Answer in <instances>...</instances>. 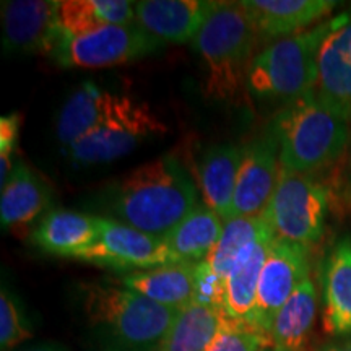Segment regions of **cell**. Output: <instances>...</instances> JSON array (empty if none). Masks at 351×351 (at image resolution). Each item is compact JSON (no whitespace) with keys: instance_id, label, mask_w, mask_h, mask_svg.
I'll return each instance as SVG.
<instances>
[{"instance_id":"6da1fadb","label":"cell","mask_w":351,"mask_h":351,"mask_svg":"<svg viewBox=\"0 0 351 351\" xmlns=\"http://www.w3.org/2000/svg\"><path fill=\"white\" fill-rule=\"evenodd\" d=\"M199 202L197 186L178 158L165 155L137 166L106 189L112 219L165 239Z\"/></svg>"},{"instance_id":"7a4b0ae2","label":"cell","mask_w":351,"mask_h":351,"mask_svg":"<svg viewBox=\"0 0 351 351\" xmlns=\"http://www.w3.org/2000/svg\"><path fill=\"white\" fill-rule=\"evenodd\" d=\"M82 307L96 351H160L179 314L116 280L85 285Z\"/></svg>"},{"instance_id":"3957f363","label":"cell","mask_w":351,"mask_h":351,"mask_svg":"<svg viewBox=\"0 0 351 351\" xmlns=\"http://www.w3.org/2000/svg\"><path fill=\"white\" fill-rule=\"evenodd\" d=\"M267 130L278 145L282 169L314 174L343 156L351 122L320 103L313 91L285 104Z\"/></svg>"},{"instance_id":"277c9868","label":"cell","mask_w":351,"mask_h":351,"mask_svg":"<svg viewBox=\"0 0 351 351\" xmlns=\"http://www.w3.org/2000/svg\"><path fill=\"white\" fill-rule=\"evenodd\" d=\"M257 33L243 2H217L192 44L204 60L205 93L223 103L243 104Z\"/></svg>"},{"instance_id":"5b68a950","label":"cell","mask_w":351,"mask_h":351,"mask_svg":"<svg viewBox=\"0 0 351 351\" xmlns=\"http://www.w3.org/2000/svg\"><path fill=\"white\" fill-rule=\"evenodd\" d=\"M332 25L333 16L258 52L249 69V95L289 103L313 93L317 80V52Z\"/></svg>"},{"instance_id":"8992f818","label":"cell","mask_w":351,"mask_h":351,"mask_svg":"<svg viewBox=\"0 0 351 351\" xmlns=\"http://www.w3.org/2000/svg\"><path fill=\"white\" fill-rule=\"evenodd\" d=\"M330 194L314 174L282 169L263 219L275 239L309 249L326 232Z\"/></svg>"},{"instance_id":"52a82bcc","label":"cell","mask_w":351,"mask_h":351,"mask_svg":"<svg viewBox=\"0 0 351 351\" xmlns=\"http://www.w3.org/2000/svg\"><path fill=\"white\" fill-rule=\"evenodd\" d=\"M166 130L163 121L158 119L147 103L117 95L103 122L65 153L70 161L82 166L112 163Z\"/></svg>"},{"instance_id":"ba28073f","label":"cell","mask_w":351,"mask_h":351,"mask_svg":"<svg viewBox=\"0 0 351 351\" xmlns=\"http://www.w3.org/2000/svg\"><path fill=\"white\" fill-rule=\"evenodd\" d=\"M161 46L137 23L111 25L78 36L62 32L49 57L64 69H103L134 62Z\"/></svg>"},{"instance_id":"9c48e42d","label":"cell","mask_w":351,"mask_h":351,"mask_svg":"<svg viewBox=\"0 0 351 351\" xmlns=\"http://www.w3.org/2000/svg\"><path fill=\"white\" fill-rule=\"evenodd\" d=\"M69 258L109 267L114 270H148L178 263L163 239L147 234L112 218H101V236L93 245L73 252Z\"/></svg>"},{"instance_id":"30bf717a","label":"cell","mask_w":351,"mask_h":351,"mask_svg":"<svg viewBox=\"0 0 351 351\" xmlns=\"http://www.w3.org/2000/svg\"><path fill=\"white\" fill-rule=\"evenodd\" d=\"M309 249L275 239L258 280L254 326L270 339L271 324L295 289L309 276Z\"/></svg>"},{"instance_id":"8fae6325","label":"cell","mask_w":351,"mask_h":351,"mask_svg":"<svg viewBox=\"0 0 351 351\" xmlns=\"http://www.w3.org/2000/svg\"><path fill=\"white\" fill-rule=\"evenodd\" d=\"M280 173L278 145L269 130L243 145L230 219L263 217L278 184Z\"/></svg>"},{"instance_id":"7c38bea8","label":"cell","mask_w":351,"mask_h":351,"mask_svg":"<svg viewBox=\"0 0 351 351\" xmlns=\"http://www.w3.org/2000/svg\"><path fill=\"white\" fill-rule=\"evenodd\" d=\"M314 95L351 122V8L333 16L330 32L322 39Z\"/></svg>"},{"instance_id":"4fadbf2b","label":"cell","mask_w":351,"mask_h":351,"mask_svg":"<svg viewBox=\"0 0 351 351\" xmlns=\"http://www.w3.org/2000/svg\"><path fill=\"white\" fill-rule=\"evenodd\" d=\"M2 39L8 54H47L62 36L57 0L2 2Z\"/></svg>"},{"instance_id":"5bb4252c","label":"cell","mask_w":351,"mask_h":351,"mask_svg":"<svg viewBox=\"0 0 351 351\" xmlns=\"http://www.w3.org/2000/svg\"><path fill=\"white\" fill-rule=\"evenodd\" d=\"M212 0H140L135 2V23L163 44L194 41L212 13Z\"/></svg>"},{"instance_id":"9a60e30c","label":"cell","mask_w":351,"mask_h":351,"mask_svg":"<svg viewBox=\"0 0 351 351\" xmlns=\"http://www.w3.org/2000/svg\"><path fill=\"white\" fill-rule=\"evenodd\" d=\"M339 2L333 0H243L261 41L283 39L320 23ZM324 21V20H322Z\"/></svg>"},{"instance_id":"2e32d148","label":"cell","mask_w":351,"mask_h":351,"mask_svg":"<svg viewBox=\"0 0 351 351\" xmlns=\"http://www.w3.org/2000/svg\"><path fill=\"white\" fill-rule=\"evenodd\" d=\"M324 330L341 337L351 333V234L333 244L324 262Z\"/></svg>"},{"instance_id":"e0dca14e","label":"cell","mask_w":351,"mask_h":351,"mask_svg":"<svg viewBox=\"0 0 351 351\" xmlns=\"http://www.w3.org/2000/svg\"><path fill=\"white\" fill-rule=\"evenodd\" d=\"M52 202V189L46 179L29 168L25 161H16L0 199V221L3 230L26 226L39 218Z\"/></svg>"},{"instance_id":"ac0fdd59","label":"cell","mask_w":351,"mask_h":351,"mask_svg":"<svg viewBox=\"0 0 351 351\" xmlns=\"http://www.w3.org/2000/svg\"><path fill=\"white\" fill-rule=\"evenodd\" d=\"M274 241V234L269 231L257 241L249 244L241 252L230 275L226 276L225 311L230 317L243 320V322L254 326L258 280H261L263 263L267 261L270 245Z\"/></svg>"},{"instance_id":"d6986e66","label":"cell","mask_w":351,"mask_h":351,"mask_svg":"<svg viewBox=\"0 0 351 351\" xmlns=\"http://www.w3.org/2000/svg\"><path fill=\"white\" fill-rule=\"evenodd\" d=\"M101 236V218L72 212L52 210L34 228L32 243L43 252L70 257L80 249L93 245Z\"/></svg>"},{"instance_id":"ffe728a7","label":"cell","mask_w":351,"mask_h":351,"mask_svg":"<svg viewBox=\"0 0 351 351\" xmlns=\"http://www.w3.org/2000/svg\"><path fill=\"white\" fill-rule=\"evenodd\" d=\"M194 271L195 263L178 262L155 269L130 271L119 276L116 282L158 304L182 311L194 298Z\"/></svg>"},{"instance_id":"44dd1931","label":"cell","mask_w":351,"mask_h":351,"mask_svg":"<svg viewBox=\"0 0 351 351\" xmlns=\"http://www.w3.org/2000/svg\"><path fill=\"white\" fill-rule=\"evenodd\" d=\"M239 165L241 147L232 143L212 145L200 158L199 181L204 204L223 221L231 217Z\"/></svg>"},{"instance_id":"7402d4cb","label":"cell","mask_w":351,"mask_h":351,"mask_svg":"<svg viewBox=\"0 0 351 351\" xmlns=\"http://www.w3.org/2000/svg\"><path fill=\"white\" fill-rule=\"evenodd\" d=\"M116 96L93 82L82 83L60 109L57 117V138L67 150L95 130L111 111Z\"/></svg>"},{"instance_id":"603a6c76","label":"cell","mask_w":351,"mask_h":351,"mask_svg":"<svg viewBox=\"0 0 351 351\" xmlns=\"http://www.w3.org/2000/svg\"><path fill=\"white\" fill-rule=\"evenodd\" d=\"M317 314V288L311 276L295 289L271 324L270 345L287 351H304Z\"/></svg>"},{"instance_id":"cb8c5ba5","label":"cell","mask_w":351,"mask_h":351,"mask_svg":"<svg viewBox=\"0 0 351 351\" xmlns=\"http://www.w3.org/2000/svg\"><path fill=\"white\" fill-rule=\"evenodd\" d=\"M223 218L202 204L163 239L179 262L199 263L207 261L221 236Z\"/></svg>"},{"instance_id":"d4e9b609","label":"cell","mask_w":351,"mask_h":351,"mask_svg":"<svg viewBox=\"0 0 351 351\" xmlns=\"http://www.w3.org/2000/svg\"><path fill=\"white\" fill-rule=\"evenodd\" d=\"M57 21L67 34H85L111 25L135 23V2L129 0H59Z\"/></svg>"},{"instance_id":"484cf974","label":"cell","mask_w":351,"mask_h":351,"mask_svg":"<svg viewBox=\"0 0 351 351\" xmlns=\"http://www.w3.org/2000/svg\"><path fill=\"white\" fill-rule=\"evenodd\" d=\"M225 315V311L191 302L179 311L160 351H205Z\"/></svg>"},{"instance_id":"4316f807","label":"cell","mask_w":351,"mask_h":351,"mask_svg":"<svg viewBox=\"0 0 351 351\" xmlns=\"http://www.w3.org/2000/svg\"><path fill=\"white\" fill-rule=\"evenodd\" d=\"M269 231L270 228L263 217L228 219L217 245L207 258L208 263L223 280H226L241 252Z\"/></svg>"},{"instance_id":"83f0119b","label":"cell","mask_w":351,"mask_h":351,"mask_svg":"<svg viewBox=\"0 0 351 351\" xmlns=\"http://www.w3.org/2000/svg\"><path fill=\"white\" fill-rule=\"evenodd\" d=\"M267 345H270V339L265 333L226 314L205 351H261Z\"/></svg>"},{"instance_id":"f1b7e54d","label":"cell","mask_w":351,"mask_h":351,"mask_svg":"<svg viewBox=\"0 0 351 351\" xmlns=\"http://www.w3.org/2000/svg\"><path fill=\"white\" fill-rule=\"evenodd\" d=\"M32 328L23 315L20 302L12 295L10 289L2 288L0 295V345L2 350H10L13 346L32 339Z\"/></svg>"},{"instance_id":"f546056e","label":"cell","mask_w":351,"mask_h":351,"mask_svg":"<svg viewBox=\"0 0 351 351\" xmlns=\"http://www.w3.org/2000/svg\"><path fill=\"white\" fill-rule=\"evenodd\" d=\"M192 302L215 311H225V280L212 269L208 261L195 263Z\"/></svg>"},{"instance_id":"4dcf8cb0","label":"cell","mask_w":351,"mask_h":351,"mask_svg":"<svg viewBox=\"0 0 351 351\" xmlns=\"http://www.w3.org/2000/svg\"><path fill=\"white\" fill-rule=\"evenodd\" d=\"M20 121V114L16 112L2 116L0 119V182H2V187L7 184L15 166L12 156L19 145Z\"/></svg>"},{"instance_id":"1f68e13d","label":"cell","mask_w":351,"mask_h":351,"mask_svg":"<svg viewBox=\"0 0 351 351\" xmlns=\"http://www.w3.org/2000/svg\"><path fill=\"white\" fill-rule=\"evenodd\" d=\"M346 165L343 168V176H341V184H340V194L343 197L346 204H351V134H350V142L348 148H346Z\"/></svg>"},{"instance_id":"d6a6232c","label":"cell","mask_w":351,"mask_h":351,"mask_svg":"<svg viewBox=\"0 0 351 351\" xmlns=\"http://www.w3.org/2000/svg\"><path fill=\"white\" fill-rule=\"evenodd\" d=\"M20 351H70V350L59 343H39V345L29 346V348H25Z\"/></svg>"},{"instance_id":"836d02e7","label":"cell","mask_w":351,"mask_h":351,"mask_svg":"<svg viewBox=\"0 0 351 351\" xmlns=\"http://www.w3.org/2000/svg\"><path fill=\"white\" fill-rule=\"evenodd\" d=\"M319 351H351V341H345V343L339 345H328L320 348Z\"/></svg>"},{"instance_id":"e575fe53","label":"cell","mask_w":351,"mask_h":351,"mask_svg":"<svg viewBox=\"0 0 351 351\" xmlns=\"http://www.w3.org/2000/svg\"><path fill=\"white\" fill-rule=\"evenodd\" d=\"M261 351H287V350H282V348H276L274 345H267L265 348H262Z\"/></svg>"}]
</instances>
